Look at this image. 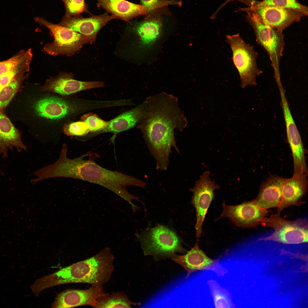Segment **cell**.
I'll list each match as a JSON object with an SVG mask.
<instances>
[{"label": "cell", "mask_w": 308, "mask_h": 308, "mask_svg": "<svg viewBox=\"0 0 308 308\" xmlns=\"http://www.w3.org/2000/svg\"><path fill=\"white\" fill-rule=\"evenodd\" d=\"M248 14L258 43L268 53L274 71L276 81L281 80L279 65L285 45L282 32L264 23L251 7L243 9Z\"/></svg>", "instance_id": "4"}, {"label": "cell", "mask_w": 308, "mask_h": 308, "mask_svg": "<svg viewBox=\"0 0 308 308\" xmlns=\"http://www.w3.org/2000/svg\"><path fill=\"white\" fill-rule=\"evenodd\" d=\"M106 294L102 287L95 285H92L86 290L68 289L57 295L52 307L71 308L84 305L92 306L97 299Z\"/></svg>", "instance_id": "16"}, {"label": "cell", "mask_w": 308, "mask_h": 308, "mask_svg": "<svg viewBox=\"0 0 308 308\" xmlns=\"http://www.w3.org/2000/svg\"><path fill=\"white\" fill-rule=\"evenodd\" d=\"M142 5L147 7L150 13L154 11L163 12V8L171 5H180V2L167 0H140Z\"/></svg>", "instance_id": "31"}, {"label": "cell", "mask_w": 308, "mask_h": 308, "mask_svg": "<svg viewBox=\"0 0 308 308\" xmlns=\"http://www.w3.org/2000/svg\"><path fill=\"white\" fill-rule=\"evenodd\" d=\"M146 109V104L145 100L136 107L109 121L108 125L104 129L90 135L94 136L103 133L112 132L114 134L113 140L117 133L137 125L143 119Z\"/></svg>", "instance_id": "17"}, {"label": "cell", "mask_w": 308, "mask_h": 308, "mask_svg": "<svg viewBox=\"0 0 308 308\" xmlns=\"http://www.w3.org/2000/svg\"><path fill=\"white\" fill-rule=\"evenodd\" d=\"M140 304L131 301L125 294L117 292L110 295L106 294L97 299L92 306L95 308H130L132 305Z\"/></svg>", "instance_id": "23"}, {"label": "cell", "mask_w": 308, "mask_h": 308, "mask_svg": "<svg viewBox=\"0 0 308 308\" xmlns=\"http://www.w3.org/2000/svg\"><path fill=\"white\" fill-rule=\"evenodd\" d=\"M272 228L274 231L270 235L259 239L260 240L272 241L285 244L307 243L308 222L306 219L288 221L282 218L280 213L265 217L260 225Z\"/></svg>", "instance_id": "8"}, {"label": "cell", "mask_w": 308, "mask_h": 308, "mask_svg": "<svg viewBox=\"0 0 308 308\" xmlns=\"http://www.w3.org/2000/svg\"><path fill=\"white\" fill-rule=\"evenodd\" d=\"M285 178L271 175L261 184L257 197L253 200L258 206L266 209L277 207L281 199L282 188Z\"/></svg>", "instance_id": "20"}, {"label": "cell", "mask_w": 308, "mask_h": 308, "mask_svg": "<svg viewBox=\"0 0 308 308\" xmlns=\"http://www.w3.org/2000/svg\"><path fill=\"white\" fill-rule=\"evenodd\" d=\"M234 0H236L240 1L242 2L243 3L246 5L250 6L252 2L253 1V0H226L224 3L222 4L218 9L214 13L213 15L214 16H215L216 15L218 11L225 5H226L227 3H229L230 2Z\"/></svg>", "instance_id": "32"}, {"label": "cell", "mask_w": 308, "mask_h": 308, "mask_svg": "<svg viewBox=\"0 0 308 308\" xmlns=\"http://www.w3.org/2000/svg\"><path fill=\"white\" fill-rule=\"evenodd\" d=\"M81 120L86 123L90 132L92 133L104 129L109 123V121H104L96 114L91 113L84 115L81 117Z\"/></svg>", "instance_id": "28"}, {"label": "cell", "mask_w": 308, "mask_h": 308, "mask_svg": "<svg viewBox=\"0 0 308 308\" xmlns=\"http://www.w3.org/2000/svg\"><path fill=\"white\" fill-rule=\"evenodd\" d=\"M114 19H118L108 12L87 18L65 15L58 24L86 36L93 42L95 41L100 30L108 22Z\"/></svg>", "instance_id": "14"}, {"label": "cell", "mask_w": 308, "mask_h": 308, "mask_svg": "<svg viewBox=\"0 0 308 308\" xmlns=\"http://www.w3.org/2000/svg\"><path fill=\"white\" fill-rule=\"evenodd\" d=\"M104 83L101 81H83L75 80L73 74L61 72L56 76L47 79L41 90L68 95L93 88L102 87Z\"/></svg>", "instance_id": "12"}, {"label": "cell", "mask_w": 308, "mask_h": 308, "mask_svg": "<svg viewBox=\"0 0 308 308\" xmlns=\"http://www.w3.org/2000/svg\"><path fill=\"white\" fill-rule=\"evenodd\" d=\"M32 60H28L18 65L11 71L0 75V89L8 84L17 75L29 73Z\"/></svg>", "instance_id": "27"}, {"label": "cell", "mask_w": 308, "mask_h": 308, "mask_svg": "<svg viewBox=\"0 0 308 308\" xmlns=\"http://www.w3.org/2000/svg\"><path fill=\"white\" fill-rule=\"evenodd\" d=\"M210 173L204 172L190 191L193 193L191 203L195 208L196 222L195 228L197 239L200 237L202 226L205 215L211 202L214 199V191L219 187L211 181Z\"/></svg>", "instance_id": "9"}, {"label": "cell", "mask_w": 308, "mask_h": 308, "mask_svg": "<svg viewBox=\"0 0 308 308\" xmlns=\"http://www.w3.org/2000/svg\"><path fill=\"white\" fill-rule=\"evenodd\" d=\"M307 176L293 175L289 179H285L282 188L280 203L277 207V213L291 206H299L301 200L307 192L308 182Z\"/></svg>", "instance_id": "18"}, {"label": "cell", "mask_w": 308, "mask_h": 308, "mask_svg": "<svg viewBox=\"0 0 308 308\" xmlns=\"http://www.w3.org/2000/svg\"><path fill=\"white\" fill-rule=\"evenodd\" d=\"M97 4L118 19L130 22L135 17L146 15L148 9L142 5L135 4L125 0H96Z\"/></svg>", "instance_id": "19"}, {"label": "cell", "mask_w": 308, "mask_h": 308, "mask_svg": "<svg viewBox=\"0 0 308 308\" xmlns=\"http://www.w3.org/2000/svg\"><path fill=\"white\" fill-rule=\"evenodd\" d=\"M162 13L153 12L148 13L141 21L132 23L129 30L135 38L132 50L139 51L152 45L161 35L163 28Z\"/></svg>", "instance_id": "10"}, {"label": "cell", "mask_w": 308, "mask_h": 308, "mask_svg": "<svg viewBox=\"0 0 308 308\" xmlns=\"http://www.w3.org/2000/svg\"><path fill=\"white\" fill-rule=\"evenodd\" d=\"M139 239L144 255H152L155 260L174 258L177 256V253L187 252L182 246L181 238L174 231L162 225L144 232L140 235Z\"/></svg>", "instance_id": "3"}, {"label": "cell", "mask_w": 308, "mask_h": 308, "mask_svg": "<svg viewBox=\"0 0 308 308\" xmlns=\"http://www.w3.org/2000/svg\"><path fill=\"white\" fill-rule=\"evenodd\" d=\"M35 21L48 28L53 40L45 45L42 51L50 55L71 56L78 52L85 44L92 43L86 36L59 25L48 21L42 17H36Z\"/></svg>", "instance_id": "5"}, {"label": "cell", "mask_w": 308, "mask_h": 308, "mask_svg": "<svg viewBox=\"0 0 308 308\" xmlns=\"http://www.w3.org/2000/svg\"><path fill=\"white\" fill-rule=\"evenodd\" d=\"M145 116L137 127L142 133L151 154L156 161V169L166 170L171 149L179 152L174 130L182 131L187 121L179 105L178 98L165 92L147 97Z\"/></svg>", "instance_id": "1"}, {"label": "cell", "mask_w": 308, "mask_h": 308, "mask_svg": "<svg viewBox=\"0 0 308 308\" xmlns=\"http://www.w3.org/2000/svg\"><path fill=\"white\" fill-rule=\"evenodd\" d=\"M31 48L23 50L7 60L0 61V76L9 72L18 65L29 59H32Z\"/></svg>", "instance_id": "25"}, {"label": "cell", "mask_w": 308, "mask_h": 308, "mask_svg": "<svg viewBox=\"0 0 308 308\" xmlns=\"http://www.w3.org/2000/svg\"><path fill=\"white\" fill-rule=\"evenodd\" d=\"M222 204L223 210L219 218H227L236 226L243 228L260 224L268 212L267 209L258 206L253 200L236 205H228L224 202Z\"/></svg>", "instance_id": "11"}, {"label": "cell", "mask_w": 308, "mask_h": 308, "mask_svg": "<svg viewBox=\"0 0 308 308\" xmlns=\"http://www.w3.org/2000/svg\"><path fill=\"white\" fill-rule=\"evenodd\" d=\"M226 38L232 51V60L239 73L241 87L256 86V78L262 73L257 66V53L238 34L227 35Z\"/></svg>", "instance_id": "6"}, {"label": "cell", "mask_w": 308, "mask_h": 308, "mask_svg": "<svg viewBox=\"0 0 308 308\" xmlns=\"http://www.w3.org/2000/svg\"><path fill=\"white\" fill-rule=\"evenodd\" d=\"M67 151L60 153L58 159L54 163L52 173L54 177L79 179L102 186L116 193L129 202L135 196L129 193L126 188L130 186L144 188L146 183L130 176L105 169L95 161L98 155L88 153L74 159L67 156Z\"/></svg>", "instance_id": "2"}, {"label": "cell", "mask_w": 308, "mask_h": 308, "mask_svg": "<svg viewBox=\"0 0 308 308\" xmlns=\"http://www.w3.org/2000/svg\"><path fill=\"white\" fill-rule=\"evenodd\" d=\"M216 308H233L235 305L228 291L221 287L214 280L207 282Z\"/></svg>", "instance_id": "24"}, {"label": "cell", "mask_w": 308, "mask_h": 308, "mask_svg": "<svg viewBox=\"0 0 308 308\" xmlns=\"http://www.w3.org/2000/svg\"><path fill=\"white\" fill-rule=\"evenodd\" d=\"M29 73L18 75L7 85L0 89V111H5L14 97L22 88Z\"/></svg>", "instance_id": "22"}, {"label": "cell", "mask_w": 308, "mask_h": 308, "mask_svg": "<svg viewBox=\"0 0 308 308\" xmlns=\"http://www.w3.org/2000/svg\"><path fill=\"white\" fill-rule=\"evenodd\" d=\"M250 7L266 24L282 32L293 23L307 15L298 11L272 6L252 5Z\"/></svg>", "instance_id": "15"}, {"label": "cell", "mask_w": 308, "mask_h": 308, "mask_svg": "<svg viewBox=\"0 0 308 308\" xmlns=\"http://www.w3.org/2000/svg\"><path fill=\"white\" fill-rule=\"evenodd\" d=\"M64 133L68 136H83L87 134L90 131L86 123L82 121H79L69 124L64 128Z\"/></svg>", "instance_id": "30"}, {"label": "cell", "mask_w": 308, "mask_h": 308, "mask_svg": "<svg viewBox=\"0 0 308 308\" xmlns=\"http://www.w3.org/2000/svg\"><path fill=\"white\" fill-rule=\"evenodd\" d=\"M66 9V15L77 16L82 13L87 11L85 0H62Z\"/></svg>", "instance_id": "29"}, {"label": "cell", "mask_w": 308, "mask_h": 308, "mask_svg": "<svg viewBox=\"0 0 308 308\" xmlns=\"http://www.w3.org/2000/svg\"><path fill=\"white\" fill-rule=\"evenodd\" d=\"M52 97L42 98L30 105L36 115L46 119L59 120L70 115L99 108L98 101L77 100L74 102Z\"/></svg>", "instance_id": "7"}, {"label": "cell", "mask_w": 308, "mask_h": 308, "mask_svg": "<svg viewBox=\"0 0 308 308\" xmlns=\"http://www.w3.org/2000/svg\"><path fill=\"white\" fill-rule=\"evenodd\" d=\"M172 260L186 270V278L193 273L200 270H210L219 275H223L226 273V270L219 264V259L213 260L207 256L200 249L197 242L186 254L177 256Z\"/></svg>", "instance_id": "13"}, {"label": "cell", "mask_w": 308, "mask_h": 308, "mask_svg": "<svg viewBox=\"0 0 308 308\" xmlns=\"http://www.w3.org/2000/svg\"><path fill=\"white\" fill-rule=\"evenodd\" d=\"M16 148L18 152L27 148L21 139L20 131L14 125L5 111H0V154L7 157L8 149Z\"/></svg>", "instance_id": "21"}, {"label": "cell", "mask_w": 308, "mask_h": 308, "mask_svg": "<svg viewBox=\"0 0 308 308\" xmlns=\"http://www.w3.org/2000/svg\"><path fill=\"white\" fill-rule=\"evenodd\" d=\"M252 5L257 6H272L297 10L308 14L307 7L296 0H263L260 2L253 1Z\"/></svg>", "instance_id": "26"}]
</instances>
